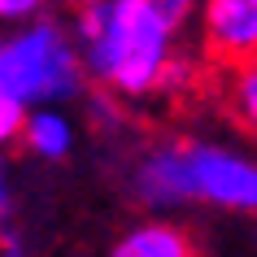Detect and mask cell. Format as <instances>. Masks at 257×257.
Returning a JSON list of instances; mask_svg holds the SVG:
<instances>
[{
	"mask_svg": "<svg viewBox=\"0 0 257 257\" xmlns=\"http://www.w3.org/2000/svg\"><path fill=\"white\" fill-rule=\"evenodd\" d=\"M70 27L96 92L149 100L192 83V61L179 53V22L149 0H96L74 9Z\"/></svg>",
	"mask_w": 257,
	"mask_h": 257,
	"instance_id": "cell-1",
	"label": "cell"
},
{
	"mask_svg": "<svg viewBox=\"0 0 257 257\" xmlns=\"http://www.w3.org/2000/svg\"><path fill=\"white\" fill-rule=\"evenodd\" d=\"M87 83L92 79H87L70 22H57L44 14L5 31V40H0V100H18L27 109L66 105V100H79Z\"/></svg>",
	"mask_w": 257,
	"mask_h": 257,
	"instance_id": "cell-2",
	"label": "cell"
},
{
	"mask_svg": "<svg viewBox=\"0 0 257 257\" xmlns=\"http://www.w3.org/2000/svg\"><path fill=\"white\" fill-rule=\"evenodd\" d=\"M192 201L222 214H257V157L218 140H188Z\"/></svg>",
	"mask_w": 257,
	"mask_h": 257,
	"instance_id": "cell-3",
	"label": "cell"
},
{
	"mask_svg": "<svg viewBox=\"0 0 257 257\" xmlns=\"http://www.w3.org/2000/svg\"><path fill=\"white\" fill-rule=\"evenodd\" d=\"M131 196L153 214H175L192 201V175H188V140H162L140 153L131 166Z\"/></svg>",
	"mask_w": 257,
	"mask_h": 257,
	"instance_id": "cell-4",
	"label": "cell"
},
{
	"mask_svg": "<svg viewBox=\"0 0 257 257\" xmlns=\"http://www.w3.org/2000/svg\"><path fill=\"white\" fill-rule=\"evenodd\" d=\"M201 48L218 66H240L257 57V0H201L196 14Z\"/></svg>",
	"mask_w": 257,
	"mask_h": 257,
	"instance_id": "cell-5",
	"label": "cell"
},
{
	"mask_svg": "<svg viewBox=\"0 0 257 257\" xmlns=\"http://www.w3.org/2000/svg\"><path fill=\"white\" fill-rule=\"evenodd\" d=\"M109 257H196V240H192L188 227L157 214L122 231L109 248Z\"/></svg>",
	"mask_w": 257,
	"mask_h": 257,
	"instance_id": "cell-6",
	"label": "cell"
},
{
	"mask_svg": "<svg viewBox=\"0 0 257 257\" xmlns=\"http://www.w3.org/2000/svg\"><path fill=\"white\" fill-rule=\"evenodd\" d=\"M79 144V126L66 113V105H35L22 126V149L40 162H66Z\"/></svg>",
	"mask_w": 257,
	"mask_h": 257,
	"instance_id": "cell-7",
	"label": "cell"
},
{
	"mask_svg": "<svg viewBox=\"0 0 257 257\" xmlns=\"http://www.w3.org/2000/svg\"><path fill=\"white\" fill-rule=\"evenodd\" d=\"M222 96H227V109L235 118V126L257 140V57L253 61H240V66H227Z\"/></svg>",
	"mask_w": 257,
	"mask_h": 257,
	"instance_id": "cell-8",
	"label": "cell"
},
{
	"mask_svg": "<svg viewBox=\"0 0 257 257\" xmlns=\"http://www.w3.org/2000/svg\"><path fill=\"white\" fill-rule=\"evenodd\" d=\"M27 105L18 100H0V140L5 144H22V126H27Z\"/></svg>",
	"mask_w": 257,
	"mask_h": 257,
	"instance_id": "cell-9",
	"label": "cell"
},
{
	"mask_svg": "<svg viewBox=\"0 0 257 257\" xmlns=\"http://www.w3.org/2000/svg\"><path fill=\"white\" fill-rule=\"evenodd\" d=\"M48 0H0V18L18 27V22H31V18H44Z\"/></svg>",
	"mask_w": 257,
	"mask_h": 257,
	"instance_id": "cell-10",
	"label": "cell"
},
{
	"mask_svg": "<svg viewBox=\"0 0 257 257\" xmlns=\"http://www.w3.org/2000/svg\"><path fill=\"white\" fill-rule=\"evenodd\" d=\"M149 5H153V9H162L170 22H179V27H183L188 18L201 14V0H149Z\"/></svg>",
	"mask_w": 257,
	"mask_h": 257,
	"instance_id": "cell-11",
	"label": "cell"
},
{
	"mask_svg": "<svg viewBox=\"0 0 257 257\" xmlns=\"http://www.w3.org/2000/svg\"><path fill=\"white\" fill-rule=\"evenodd\" d=\"M0 222H5V227L14 222V183H9V179L0 183Z\"/></svg>",
	"mask_w": 257,
	"mask_h": 257,
	"instance_id": "cell-12",
	"label": "cell"
},
{
	"mask_svg": "<svg viewBox=\"0 0 257 257\" xmlns=\"http://www.w3.org/2000/svg\"><path fill=\"white\" fill-rule=\"evenodd\" d=\"M0 257H27V253H22V244H18V235H14V227H5V244H0Z\"/></svg>",
	"mask_w": 257,
	"mask_h": 257,
	"instance_id": "cell-13",
	"label": "cell"
},
{
	"mask_svg": "<svg viewBox=\"0 0 257 257\" xmlns=\"http://www.w3.org/2000/svg\"><path fill=\"white\" fill-rule=\"evenodd\" d=\"M66 9H87V5H96V0H61Z\"/></svg>",
	"mask_w": 257,
	"mask_h": 257,
	"instance_id": "cell-14",
	"label": "cell"
}]
</instances>
